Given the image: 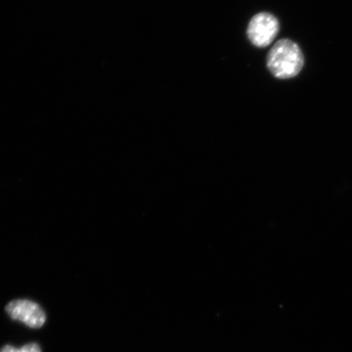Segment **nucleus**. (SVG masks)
Instances as JSON below:
<instances>
[{
	"mask_svg": "<svg viewBox=\"0 0 352 352\" xmlns=\"http://www.w3.org/2000/svg\"><path fill=\"white\" fill-rule=\"evenodd\" d=\"M279 30V21L274 15L259 12L250 21L248 35L254 46L266 47L274 41Z\"/></svg>",
	"mask_w": 352,
	"mask_h": 352,
	"instance_id": "2",
	"label": "nucleus"
},
{
	"mask_svg": "<svg viewBox=\"0 0 352 352\" xmlns=\"http://www.w3.org/2000/svg\"><path fill=\"white\" fill-rule=\"evenodd\" d=\"M267 65L276 78H292L300 73L305 65V56L296 43L283 38L277 41L268 52Z\"/></svg>",
	"mask_w": 352,
	"mask_h": 352,
	"instance_id": "1",
	"label": "nucleus"
},
{
	"mask_svg": "<svg viewBox=\"0 0 352 352\" xmlns=\"http://www.w3.org/2000/svg\"><path fill=\"white\" fill-rule=\"evenodd\" d=\"M0 352H42L41 347L37 343H29L21 349L11 345H6L3 347Z\"/></svg>",
	"mask_w": 352,
	"mask_h": 352,
	"instance_id": "4",
	"label": "nucleus"
},
{
	"mask_svg": "<svg viewBox=\"0 0 352 352\" xmlns=\"http://www.w3.org/2000/svg\"><path fill=\"white\" fill-rule=\"evenodd\" d=\"M6 311L10 318L33 329H39L46 321L45 312L36 302L28 299H16L8 303Z\"/></svg>",
	"mask_w": 352,
	"mask_h": 352,
	"instance_id": "3",
	"label": "nucleus"
}]
</instances>
